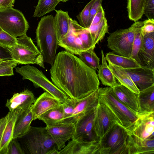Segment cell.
<instances>
[{"mask_svg":"<svg viewBox=\"0 0 154 154\" xmlns=\"http://www.w3.org/2000/svg\"><path fill=\"white\" fill-rule=\"evenodd\" d=\"M69 0H59L60 2H66Z\"/></svg>","mask_w":154,"mask_h":154,"instance_id":"681fc988","label":"cell"},{"mask_svg":"<svg viewBox=\"0 0 154 154\" xmlns=\"http://www.w3.org/2000/svg\"><path fill=\"white\" fill-rule=\"evenodd\" d=\"M45 127L58 150L64 147L66 142L72 139L75 130V123L72 122H60Z\"/></svg>","mask_w":154,"mask_h":154,"instance_id":"4fadbf2b","label":"cell"},{"mask_svg":"<svg viewBox=\"0 0 154 154\" xmlns=\"http://www.w3.org/2000/svg\"><path fill=\"white\" fill-rule=\"evenodd\" d=\"M28 23L23 13L13 7L0 9V27L15 38L26 34Z\"/></svg>","mask_w":154,"mask_h":154,"instance_id":"9c48e42d","label":"cell"},{"mask_svg":"<svg viewBox=\"0 0 154 154\" xmlns=\"http://www.w3.org/2000/svg\"><path fill=\"white\" fill-rule=\"evenodd\" d=\"M137 115L128 133L142 139H154V112Z\"/></svg>","mask_w":154,"mask_h":154,"instance_id":"5bb4252c","label":"cell"},{"mask_svg":"<svg viewBox=\"0 0 154 154\" xmlns=\"http://www.w3.org/2000/svg\"><path fill=\"white\" fill-rule=\"evenodd\" d=\"M72 20L68 33L61 40V43L66 51L73 54L78 55L84 50Z\"/></svg>","mask_w":154,"mask_h":154,"instance_id":"603a6c76","label":"cell"},{"mask_svg":"<svg viewBox=\"0 0 154 154\" xmlns=\"http://www.w3.org/2000/svg\"><path fill=\"white\" fill-rule=\"evenodd\" d=\"M12 59V57L8 48L0 44V61Z\"/></svg>","mask_w":154,"mask_h":154,"instance_id":"f6af8a7d","label":"cell"},{"mask_svg":"<svg viewBox=\"0 0 154 154\" xmlns=\"http://www.w3.org/2000/svg\"><path fill=\"white\" fill-rule=\"evenodd\" d=\"M59 0H38L33 16L40 17L55 10Z\"/></svg>","mask_w":154,"mask_h":154,"instance_id":"836d02e7","label":"cell"},{"mask_svg":"<svg viewBox=\"0 0 154 154\" xmlns=\"http://www.w3.org/2000/svg\"><path fill=\"white\" fill-rule=\"evenodd\" d=\"M15 0H0V9L13 7Z\"/></svg>","mask_w":154,"mask_h":154,"instance_id":"7dc6e473","label":"cell"},{"mask_svg":"<svg viewBox=\"0 0 154 154\" xmlns=\"http://www.w3.org/2000/svg\"><path fill=\"white\" fill-rule=\"evenodd\" d=\"M60 102L47 92L41 94L31 106L33 120L49 110L59 106Z\"/></svg>","mask_w":154,"mask_h":154,"instance_id":"ac0fdd59","label":"cell"},{"mask_svg":"<svg viewBox=\"0 0 154 154\" xmlns=\"http://www.w3.org/2000/svg\"><path fill=\"white\" fill-rule=\"evenodd\" d=\"M124 69L140 91L154 85V69L142 66Z\"/></svg>","mask_w":154,"mask_h":154,"instance_id":"2e32d148","label":"cell"},{"mask_svg":"<svg viewBox=\"0 0 154 154\" xmlns=\"http://www.w3.org/2000/svg\"><path fill=\"white\" fill-rule=\"evenodd\" d=\"M127 131L118 122L100 139L95 154H129Z\"/></svg>","mask_w":154,"mask_h":154,"instance_id":"3957f363","label":"cell"},{"mask_svg":"<svg viewBox=\"0 0 154 154\" xmlns=\"http://www.w3.org/2000/svg\"><path fill=\"white\" fill-rule=\"evenodd\" d=\"M141 28L138 30L135 35L130 57L136 60L138 63V54L141 46L143 38L141 31Z\"/></svg>","mask_w":154,"mask_h":154,"instance_id":"74e56055","label":"cell"},{"mask_svg":"<svg viewBox=\"0 0 154 154\" xmlns=\"http://www.w3.org/2000/svg\"><path fill=\"white\" fill-rule=\"evenodd\" d=\"M142 35L154 32V19H148L143 22L141 29Z\"/></svg>","mask_w":154,"mask_h":154,"instance_id":"b9f144b4","label":"cell"},{"mask_svg":"<svg viewBox=\"0 0 154 154\" xmlns=\"http://www.w3.org/2000/svg\"><path fill=\"white\" fill-rule=\"evenodd\" d=\"M144 14L148 19H154V0H146Z\"/></svg>","mask_w":154,"mask_h":154,"instance_id":"7bdbcfd3","label":"cell"},{"mask_svg":"<svg viewBox=\"0 0 154 154\" xmlns=\"http://www.w3.org/2000/svg\"><path fill=\"white\" fill-rule=\"evenodd\" d=\"M98 89L79 100L72 114L61 122L75 123L79 119L96 107L98 102Z\"/></svg>","mask_w":154,"mask_h":154,"instance_id":"9a60e30c","label":"cell"},{"mask_svg":"<svg viewBox=\"0 0 154 154\" xmlns=\"http://www.w3.org/2000/svg\"><path fill=\"white\" fill-rule=\"evenodd\" d=\"M101 64L98 68L97 76L103 85L112 87L118 84L109 69L105 59L103 51H101Z\"/></svg>","mask_w":154,"mask_h":154,"instance_id":"4316f807","label":"cell"},{"mask_svg":"<svg viewBox=\"0 0 154 154\" xmlns=\"http://www.w3.org/2000/svg\"><path fill=\"white\" fill-rule=\"evenodd\" d=\"M33 120L31 107L23 111L15 124L13 139L20 138L25 135L29 131L31 122Z\"/></svg>","mask_w":154,"mask_h":154,"instance_id":"cb8c5ba5","label":"cell"},{"mask_svg":"<svg viewBox=\"0 0 154 154\" xmlns=\"http://www.w3.org/2000/svg\"><path fill=\"white\" fill-rule=\"evenodd\" d=\"M88 29L92 36L94 45L96 46L103 39L106 34L108 32L109 26L106 18L104 17L96 25L90 26Z\"/></svg>","mask_w":154,"mask_h":154,"instance_id":"d6a6232c","label":"cell"},{"mask_svg":"<svg viewBox=\"0 0 154 154\" xmlns=\"http://www.w3.org/2000/svg\"><path fill=\"white\" fill-rule=\"evenodd\" d=\"M112 88L115 96L121 103L133 111L139 112L137 94L120 83Z\"/></svg>","mask_w":154,"mask_h":154,"instance_id":"44dd1931","label":"cell"},{"mask_svg":"<svg viewBox=\"0 0 154 154\" xmlns=\"http://www.w3.org/2000/svg\"><path fill=\"white\" fill-rule=\"evenodd\" d=\"M72 23L84 51L91 48L94 49L95 46L88 29L82 27L75 20H72Z\"/></svg>","mask_w":154,"mask_h":154,"instance_id":"1f68e13d","label":"cell"},{"mask_svg":"<svg viewBox=\"0 0 154 154\" xmlns=\"http://www.w3.org/2000/svg\"><path fill=\"white\" fill-rule=\"evenodd\" d=\"M56 12L55 16L56 29L58 41L61 40L68 33L69 27L71 18L68 12L61 10H54Z\"/></svg>","mask_w":154,"mask_h":154,"instance_id":"83f0119b","label":"cell"},{"mask_svg":"<svg viewBox=\"0 0 154 154\" xmlns=\"http://www.w3.org/2000/svg\"><path fill=\"white\" fill-rule=\"evenodd\" d=\"M2 30H2V29L0 27V31H2Z\"/></svg>","mask_w":154,"mask_h":154,"instance_id":"f907efd6","label":"cell"},{"mask_svg":"<svg viewBox=\"0 0 154 154\" xmlns=\"http://www.w3.org/2000/svg\"><path fill=\"white\" fill-rule=\"evenodd\" d=\"M105 59L109 63L121 67L124 69H130L141 66L135 60L130 57L116 54L113 52L107 53Z\"/></svg>","mask_w":154,"mask_h":154,"instance_id":"f1b7e54d","label":"cell"},{"mask_svg":"<svg viewBox=\"0 0 154 154\" xmlns=\"http://www.w3.org/2000/svg\"><path fill=\"white\" fill-rule=\"evenodd\" d=\"M102 0H95L93 4L90 11V26L94 15L102 6Z\"/></svg>","mask_w":154,"mask_h":154,"instance_id":"ee69618b","label":"cell"},{"mask_svg":"<svg viewBox=\"0 0 154 154\" xmlns=\"http://www.w3.org/2000/svg\"><path fill=\"white\" fill-rule=\"evenodd\" d=\"M37 47L45 63L52 65L59 46L54 17L52 15L42 17L36 30Z\"/></svg>","mask_w":154,"mask_h":154,"instance_id":"7a4b0ae2","label":"cell"},{"mask_svg":"<svg viewBox=\"0 0 154 154\" xmlns=\"http://www.w3.org/2000/svg\"><path fill=\"white\" fill-rule=\"evenodd\" d=\"M17 139H13L9 143L6 154H25Z\"/></svg>","mask_w":154,"mask_h":154,"instance_id":"60d3db41","label":"cell"},{"mask_svg":"<svg viewBox=\"0 0 154 154\" xmlns=\"http://www.w3.org/2000/svg\"><path fill=\"white\" fill-rule=\"evenodd\" d=\"M105 15L104 11L102 6L94 15L90 26L98 24L105 17Z\"/></svg>","mask_w":154,"mask_h":154,"instance_id":"bcb514c9","label":"cell"},{"mask_svg":"<svg viewBox=\"0 0 154 154\" xmlns=\"http://www.w3.org/2000/svg\"><path fill=\"white\" fill-rule=\"evenodd\" d=\"M142 36L138 63L141 66L154 69V32Z\"/></svg>","mask_w":154,"mask_h":154,"instance_id":"e0dca14e","label":"cell"},{"mask_svg":"<svg viewBox=\"0 0 154 154\" xmlns=\"http://www.w3.org/2000/svg\"><path fill=\"white\" fill-rule=\"evenodd\" d=\"M35 100L32 92L26 90L20 93L14 94L11 98L7 100L5 106L9 111L16 109L25 111L31 107Z\"/></svg>","mask_w":154,"mask_h":154,"instance_id":"ffe728a7","label":"cell"},{"mask_svg":"<svg viewBox=\"0 0 154 154\" xmlns=\"http://www.w3.org/2000/svg\"><path fill=\"white\" fill-rule=\"evenodd\" d=\"M50 70L53 83L69 98L82 99L99 88L95 70L66 51L56 55Z\"/></svg>","mask_w":154,"mask_h":154,"instance_id":"6da1fadb","label":"cell"},{"mask_svg":"<svg viewBox=\"0 0 154 154\" xmlns=\"http://www.w3.org/2000/svg\"><path fill=\"white\" fill-rule=\"evenodd\" d=\"M64 118V115L60 104L43 113L38 119L42 121L47 126L61 122Z\"/></svg>","mask_w":154,"mask_h":154,"instance_id":"4dcf8cb0","label":"cell"},{"mask_svg":"<svg viewBox=\"0 0 154 154\" xmlns=\"http://www.w3.org/2000/svg\"><path fill=\"white\" fill-rule=\"evenodd\" d=\"M139 112L144 113L154 112V85L137 94Z\"/></svg>","mask_w":154,"mask_h":154,"instance_id":"d4e9b609","label":"cell"},{"mask_svg":"<svg viewBox=\"0 0 154 154\" xmlns=\"http://www.w3.org/2000/svg\"><path fill=\"white\" fill-rule=\"evenodd\" d=\"M59 151L57 149V147L55 146L49 150L47 154H59Z\"/></svg>","mask_w":154,"mask_h":154,"instance_id":"c3c4849f","label":"cell"},{"mask_svg":"<svg viewBox=\"0 0 154 154\" xmlns=\"http://www.w3.org/2000/svg\"><path fill=\"white\" fill-rule=\"evenodd\" d=\"M146 0H127V9L129 19L134 22L144 14Z\"/></svg>","mask_w":154,"mask_h":154,"instance_id":"f546056e","label":"cell"},{"mask_svg":"<svg viewBox=\"0 0 154 154\" xmlns=\"http://www.w3.org/2000/svg\"><path fill=\"white\" fill-rule=\"evenodd\" d=\"M94 50L91 48L84 51L81 52L78 56L85 64L96 70L100 66V59L95 53Z\"/></svg>","mask_w":154,"mask_h":154,"instance_id":"e575fe53","label":"cell"},{"mask_svg":"<svg viewBox=\"0 0 154 154\" xmlns=\"http://www.w3.org/2000/svg\"><path fill=\"white\" fill-rule=\"evenodd\" d=\"M1 61H0V62H1Z\"/></svg>","mask_w":154,"mask_h":154,"instance_id":"816d5d0a","label":"cell"},{"mask_svg":"<svg viewBox=\"0 0 154 154\" xmlns=\"http://www.w3.org/2000/svg\"><path fill=\"white\" fill-rule=\"evenodd\" d=\"M98 100L105 104L111 111L119 123L128 132L137 119L136 113L125 106L116 97L112 87H107L98 89Z\"/></svg>","mask_w":154,"mask_h":154,"instance_id":"277c9868","label":"cell"},{"mask_svg":"<svg viewBox=\"0 0 154 154\" xmlns=\"http://www.w3.org/2000/svg\"><path fill=\"white\" fill-rule=\"evenodd\" d=\"M143 24V22L137 21L128 28L110 33L107 39V47L115 54L130 57L135 35Z\"/></svg>","mask_w":154,"mask_h":154,"instance_id":"8992f818","label":"cell"},{"mask_svg":"<svg viewBox=\"0 0 154 154\" xmlns=\"http://www.w3.org/2000/svg\"><path fill=\"white\" fill-rule=\"evenodd\" d=\"M15 71L22 77L23 79H28L33 83L36 88L40 87L49 93L62 103L69 97L51 82L41 70L29 64L17 67Z\"/></svg>","mask_w":154,"mask_h":154,"instance_id":"ba28073f","label":"cell"},{"mask_svg":"<svg viewBox=\"0 0 154 154\" xmlns=\"http://www.w3.org/2000/svg\"><path fill=\"white\" fill-rule=\"evenodd\" d=\"M129 154H153L154 139H142L128 133Z\"/></svg>","mask_w":154,"mask_h":154,"instance_id":"7402d4cb","label":"cell"},{"mask_svg":"<svg viewBox=\"0 0 154 154\" xmlns=\"http://www.w3.org/2000/svg\"><path fill=\"white\" fill-rule=\"evenodd\" d=\"M95 0H91L87 4L81 12L77 16L80 25L84 28H88L90 26V11Z\"/></svg>","mask_w":154,"mask_h":154,"instance_id":"d590c367","label":"cell"},{"mask_svg":"<svg viewBox=\"0 0 154 154\" xmlns=\"http://www.w3.org/2000/svg\"><path fill=\"white\" fill-rule=\"evenodd\" d=\"M117 122L118 120L110 109L98 100L94 123V129L97 136L101 138Z\"/></svg>","mask_w":154,"mask_h":154,"instance_id":"8fae6325","label":"cell"},{"mask_svg":"<svg viewBox=\"0 0 154 154\" xmlns=\"http://www.w3.org/2000/svg\"><path fill=\"white\" fill-rule=\"evenodd\" d=\"M23 111L20 109L10 111L0 119V154H6L8 144L13 139L15 124Z\"/></svg>","mask_w":154,"mask_h":154,"instance_id":"7c38bea8","label":"cell"},{"mask_svg":"<svg viewBox=\"0 0 154 154\" xmlns=\"http://www.w3.org/2000/svg\"><path fill=\"white\" fill-rule=\"evenodd\" d=\"M16 39V44L8 48L12 59L18 64H36L44 69L43 55L30 37L26 34Z\"/></svg>","mask_w":154,"mask_h":154,"instance_id":"5b68a950","label":"cell"},{"mask_svg":"<svg viewBox=\"0 0 154 154\" xmlns=\"http://www.w3.org/2000/svg\"><path fill=\"white\" fill-rule=\"evenodd\" d=\"M97 107L81 117L75 123V132L72 139L79 138L88 142L98 143L100 139L95 133L94 127Z\"/></svg>","mask_w":154,"mask_h":154,"instance_id":"30bf717a","label":"cell"},{"mask_svg":"<svg viewBox=\"0 0 154 154\" xmlns=\"http://www.w3.org/2000/svg\"><path fill=\"white\" fill-rule=\"evenodd\" d=\"M79 100L69 98L61 104L65 116L64 119L68 117L72 114Z\"/></svg>","mask_w":154,"mask_h":154,"instance_id":"f35d334b","label":"cell"},{"mask_svg":"<svg viewBox=\"0 0 154 154\" xmlns=\"http://www.w3.org/2000/svg\"><path fill=\"white\" fill-rule=\"evenodd\" d=\"M18 64L17 61L13 59L1 61L0 62V76L14 75L13 68L15 67Z\"/></svg>","mask_w":154,"mask_h":154,"instance_id":"8d00e7d4","label":"cell"},{"mask_svg":"<svg viewBox=\"0 0 154 154\" xmlns=\"http://www.w3.org/2000/svg\"><path fill=\"white\" fill-rule=\"evenodd\" d=\"M98 144L79 138L72 139L67 145L59 151V154H95Z\"/></svg>","mask_w":154,"mask_h":154,"instance_id":"d6986e66","label":"cell"},{"mask_svg":"<svg viewBox=\"0 0 154 154\" xmlns=\"http://www.w3.org/2000/svg\"><path fill=\"white\" fill-rule=\"evenodd\" d=\"M21 138L23 140L21 146L25 154H47L56 146L45 127L31 126L28 132Z\"/></svg>","mask_w":154,"mask_h":154,"instance_id":"52a82bcc","label":"cell"},{"mask_svg":"<svg viewBox=\"0 0 154 154\" xmlns=\"http://www.w3.org/2000/svg\"><path fill=\"white\" fill-rule=\"evenodd\" d=\"M16 38L3 30L0 31V44L7 48L12 47L17 43Z\"/></svg>","mask_w":154,"mask_h":154,"instance_id":"ab89813d","label":"cell"},{"mask_svg":"<svg viewBox=\"0 0 154 154\" xmlns=\"http://www.w3.org/2000/svg\"><path fill=\"white\" fill-rule=\"evenodd\" d=\"M108 66L116 79L120 84L126 87L135 93L139 94V90L124 69L110 63H109Z\"/></svg>","mask_w":154,"mask_h":154,"instance_id":"484cf974","label":"cell"}]
</instances>
